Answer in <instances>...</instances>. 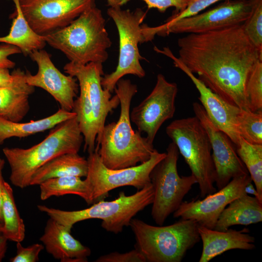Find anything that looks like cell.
<instances>
[{
	"label": "cell",
	"instance_id": "cell-23",
	"mask_svg": "<svg viewBox=\"0 0 262 262\" xmlns=\"http://www.w3.org/2000/svg\"><path fill=\"white\" fill-rule=\"evenodd\" d=\"M76 115L73 111L60 108L49 116L29 122H13L0 117V144L11 137L23 138L52 129L59 123Z\"/></svg>",
	"mask_w": 262,
	"mask_h": 262
},
{
	"label": "cell",
	"instance_id": "cell-31",
	"mask_svg": "<svg viewBox=\"0 0 262 262\" xmlns=\"http://www.w3.org/2000/svg\"><path fill=\"white\" fill-rule=\"evenodd\" d=\"M246 95L250 111H262V61L256 64L248 78Z\"/></svg>",
	"mask_w": 262,
	"mask_h": 262
},
{
	"label": "cell",
	"instance_id": "cell-40",
	"mask_svg": "<svg viewBox=\"0 0 262 262\" xmlns=\"http://www.w3.org/2000/svg\"><path fill=\"white\" fill-rule=\"evenodd\" d=\"M252 181L248 182L245 187V192L246 194L252 195L258 199V194L257 191L252 183Z\"/></svg>",
	"mask_w": 262,
	"mask_h": 262
},
{
	"label": "cell",
	"instance_id": "cell-27",
	"mask_svg": "<svg viewBox=\"0 0 262 262\" xmlns=\"http://www.w3.org/2000/svg\"><path fill=\"white\" fill-rule=\"evenodd\" d=\"M2 215V234L8 240L22 242L25 237V226L16 207L13 189L4 181L3 185Z\"/></svg>",
	"mask_w": 262,
	"mask_h": 262
},
{
	"label": "cell",
	"instance_id": "cell-25",
	"mask_svg": "<svg viewBox=\"0 0 262 262\" xmlns=\"http://www.w3.org/2000/svg\"><path fill=\"white\" fill-rule=\"evenodd\" d=\"M34 87L23 80L15 84L0 87V117L19 122L28 113L30 106L29 96Z\"/></svg>",
	"mask_w": 262,
	"mask_h": 262
},
{
	"label": "cell",
	"instance_id": "cell-8",
	"mask_svg": "<svg viewBox=\"0 0 262 262\" xmlns=\"http://www.w3.org/2000/svg\"><path fill=\"white\" fill-rule=\"evenodd\" d=\"M107 13L115 23L119 36L117 66L114 71L102 77L101 82L103 88L112 93L118 81L124 76L131 74L142 78L146 75L140 63L144 58L138 45L144 42L142 24L147 12L141 8L131 11L117 6L110 7Z\"/></svg>",
	"mask_w": 262,
	"mask_h": 262
},
{
	"label": "cell",
	"instance_id": "cell-21",
	"mask_svg": "<svg viewBox=\"0 0 262 262\" xmlns=\"http://www.w3.org/2000/svg\"><path fill=\"white\" fill-rule=\"evenodd\" d=\"M262 221V202L255 196L244 194L232 200L223 210L214 229L225 231L232 226H248Z\"/></svg>",
	"mask_w": 262,
	"mask_h": 262
},
{
	"label": "cell",
	"instance_id": "cell-22",
	"mask_svg": "<svg viewBox=\"0 0 262 262\" xmlns=\"http://www.w3.org/2000/svg\"><path fill=\"white\" fill-rule=\"evenodd\" d=\"M88 162L78 153H66L57 156L39 168L32 176L30 185H39L54 178L77 176L86 177Z\"/></svg>",
	"mask_w": 262,
	"mask_h": 262
},
{
	"label": "cell",
	"instance_id": "cell-1",
	"mask_svg": "<svg viewBox=\"0 0 262 262\" xmlns=\"http://www.w3.org/2000/svg\"><path fill=\"white\" fill-rule=\"evenodd\" d=\"M179 60L212 91L240 109L250 110L246 86L262 52L250 41L242 24L178 40Z\"/></svg>",
	"mask_w": 262,
	"mask_h": 262
},
{
	"label": "cell",
	"instance_id": "cell-11",
	"mask_svg": "<svg viewBox=\"0 0 262 262\" xmlns=\"http://www.w3.org/2000/svg\"><path fill=\"white\" fill-rule=\"evenodd\" d=\"M166 155L155 149L147 161L135 166L112 169L102 162L97 149L89 153L88 173L85 177L92 204L104 199L111 190L123 186H133L138 190L150 182V174L154 166Z\"/></svg>",
	"mask_w": 262,
	"mask_h": 262
},
{
	"label": "cell",
	"instance_id": "cell-35",
	"mask_svg": "<svg viewBox=\"0 0 262 262\" xmlns=\"http://www.w3.org/2000/svg\"><path fill=\"white\" fill-rule=\"evenodd\" d=\"M96 262H146L142 253L136 248L125 253L111 252L98 257Z\"/></svg>",
	"mask_w": 262,
	"mask_h": 262
},
{
	"label": "cell",
	"instance_id": "cell-28",
	"mask_svg": "<svg viewBox=\"0 0 262 262\" xmlns=\"http://www.w3.org/2000/svg\"><path fill=\"white\" fill-rule=\"evenodd\" d=\"M235 147L255 185L258 199L262 202V145L250 144L240 137Z\"/></svg>",
	"mask_w": 262,
	"mask_h": 262
},
{
	"label": "cell",
	"instance_id": "cell-13",
	"mask_svg": "<svg viewBox=\"0 0 262 262\" xmlns=\"http://www.w3.org/2000/svg\"><path fill=\"white\" fill-rule=\"evenodd\" d=\"M177 85L166 80L162 74L157 76L155 86L150 93L130 112L131 122L140 132H145L153 144L163 124L172 118L175 113Z\"/></svg>",
	"mask_w": 262,
	"mask_h": 262
},
{
	"label": "cell",
	"instance_id": "cell-16",
	"mask_svg": "<svg viewBox=\"0 0 262 262\" xmlns=\"http://www.w3.org/2000/svg\"><path fill=\"white\" fill-rule=\"evenodd\" d=\"M157 53L171 59L174 66L183 71L192 81L199 93L198 99L212 123L226 133L236 146L240 139L237 126V117L240 109L223 99L212 91L204 83L190 71L173 53L170 49L154 48Z\"/></svg>",
	"mask_w": 262,
	"mask_h": 262
},
{
	"label": "cell",
	"instance_id": "cell-15",
	"mask_svg": "<svg viewBox=\"0 0 262 262\" xmlns=\"http://www.w3.org/2000/svg\"><path fill=\"white\" fill-rule=\"evenodd\" d=\"M195 116L205 130L210 140L215 168L217 190L226 186L232 179L248 174L239 157L235 146L228 136L218 129L207 116L202 105L193 104Z\"/></svg>",
	"mask_w": 262,
	"mask_h": 262
},
{
	"label": "cell",
	"instance_id": "cell-37",
	"mask_svg": "<svg viewBox=\"0 0 262 262\" xmlns=\"http://www.w3.org/2000/svg\"><path fill=\"white\" fill-rule=\"evenodd\" d=\"M21 53L16 46L5 44L0 46V67L12 68L15 63L10 60L8 57L11 55Z\"/></svg>",
	"mask_w": 262,
	"mask_h": 262
},
{
	"label": "cell",
	"instance_id": "cell-26",
	"mask_svg": "<svg viewBox=\"0 0 262 262\" xmlns=\"http://www.w3.org/2000/svg\"><path fill=\"white\" fill-rule=\"evenodd\" d=\"M40 197L42 200L52 196L75 195L90 205V194L88 183L77 176H66L47 180L39 185Z\"/></svg>",
	"mask_w": 262,
	"mask_h": 262
},
{
	"label": "cell",
	"instance_id": "cell-20",
	"mask_svg": "<svg viewBox=\"0 0 262 262\" xmlns=\"http://www.w3.org/2000/svg\"><path fill=\"white\" fill-rule=\"evenodd\" d=\"M198 230L202 242V250L199 262H208L231 249L252 250L255 248V238L242 230L228 229L225 231L211 229L198 225Z\"/></svg>",
	"mask_w": 262,
	"mask_h": 262
},
{
	"label": "cell",
	"instance_id": "cell-39",
	"mask_svg": "<svg viewBox=\"0 0 262 262\" xmlns=\"http://www.w3.org/2000/svg\"><path fill=\"white\" fill-rule=\"evenodd\" d=\"M7 239L2 234L0 235V262L5 256L7 248Z\"/></svg>",
	"mask_w": 262,
	"mask_h": 262
},
{
	"label": "cell",
	"instance_id": "cell-2",
	"mask_svg": "<svg viewBox=\"0 0 262 262\" xmlns=\"http://www.w3.org/2000/svg\"><path fill=\"white\" fill-rule=\"evenodd\" d=\"M118 97L120 113L116 122L105 125L97 137L96 149L103 164L112 169L131 167L149 159L153 144L131 126L130 106L137 87L129 79L119 80L114 89Z\"/></svg>",
	"mask_w": 262,
	"mask_h": 262
},
{
	"label": "cell",
	"instance_id": "cell-38",
	"mask_svg": "<svg viewBox=\"0 0 262 262\" xmlns=\"http://www.w3.org/2000/svg\"><path fill=\"white\" fill-rule=\"evenodd\" d=\"M5 164V161L4 159L0 158V224L2 226L3 225V218L2 215V194L3 185L4 180L3 177L2 171Z\"/></svg>",
	"mask_w": 262,
	"mask_h": 262
},
{
	"label": "cell",
	"instance_id": "cell-33",
	"mask_svg": "<svg viewBox=\"0 0 262 262\" xmlns=\"http://www.w3.org/2000/svg\"><path fill=\"white\" fill-rule=\"evenodd\" d=\"M16 253L12 258L11 262H36L39 261V255L44 249V246L40 244H34L27 247H24L21 242L16 245Z\"/></svg>",
	"mask_w": 262,
	"mask_h": 262
},
{
	"label": "cell",
	"instance_id": "cell-10",
	"mask_svg": "<svg viewBox=\"0 0 262 262\" xmlns=\"http://www.w3.org/2000/svg\"><path fill=\"white\" fill-rule=\"evenodd\" d=\"M255 0H225L203 13L182 18L164 27L142 25L146 42L155 35L165 36L170 33H199L243 24L251 14Z\"/></svg>",
	"mask_w": 262,
	"mask_h": 262
},
{
	"label": "cell",
	"instance_id": "cell-41",
	"mask_svg": "<svg viewBox=\"0 0 262 262\" xmlns=\"http://www.w3.org/2000/svg\"><path fill=\"white\" fill-rule=\"evenodd\" d=\"M108 5L110 7H117L120 6V0H106Z\"/></svg>",
	"mask_w": 262,
	"mask_h": 262
},
{
	"label": "cell",
	"instance_id": "cell-12",
	"mask_svg": "<svg viewBox=\"0 0 262 262\" xmlns=\"http://www.w3.org/2000/svg\"><path fill=\"white\" fill-rule=\"evenodd\" d=\"M19 4L29 25L41 36L66 26L96 6L95 0H19Z\"/></svg>",
	"mask_w": 262,
	"mask_h": 262
},
{
	"label": "cell",
	"instance_id": "cell-19",
	"mask_svg": "<svg viewBox=\"0 0 262 262\" xmlns=\"http://www.w3.org/2000/svg\"><path fill=\"white\" fill-rule=\"evenodd\" d=\"M47 252L62 262H85L91 253L71 234V230L49 218L40 238Z\"/></svg>",
	"mask_w": 262,
	"mask_h": 262
},
{
	"label": "cell",
	"instance_id": "cell-30",
	"mask_svg": "<svg viewBox=\"0 0 262 262\" xmlns=\"http://www.w3.org/2000/svg\"><path fill=\"white\" fill-rule=\"evenodd\" d=\"M245 34L262 52V0H255L250 15L242 24Z\"/></svg>",
	"mask_w": 262,
	"mask_h": 262
},
{
	"label": "cell",
	"instance_id": "cell-9",
	"mask_svg": "<svg viewBox=\"0 0 262 262\" xmlns=\"http://www.w3.org/2000/svg\"><path fill=\"white\" fill-rule=\"evenodd\" d=\"M179 151L173 142L167 148L166 155L153 168L150 174L154 190L151 216L158 225H163L167 217L175 212L184 197L197 183L192 174L180 176L177 169Z\"/></svg>",
	"mask_w": 262,
	"mask_h": 262
},
{
	"label": "cell",
	"instance_id": "cell-17",
	"mask_svg": "<svg viewBox=\"0 0 262 262\" xmlns=\"http://www.w3.org/2000/svg\"><path fill=\"white\" fill-rule=\"evenodd\" d=\"M29 56L37 64L38 71L35 75L26 72V82L47 91L59 103L61 108L72 111L79 88L77 79L60 71L51 61L50 55L43 49L33 51Z\"/></svg>",
	"mask_w": 262,
	"mask_h": 262
},
{
	"label": "cell",
	"instance_id": "cell-36",
	"mask_svg": "<svg viewBox=\"0 0 262 262\" xmlns=\"http://www.w3.org/2000/svg\"><path fill=\"white\" fill-rule=\"evenodd\" d=\"M25 72L16 69L11 73L9 69L0 67V87L15 84L25 80Z\"/></svg>",
	"mask_w": 262,
	"mask_h": 262
},
{
	"label": "cell",
	"instance_id": "cell-3",
	"mask_svg": "<svg viewBox=\"0 0 262 262\" xmlns=\"http://www.w3.org/2000/svg\"><path fill=\"white\" fill-rule=\"evenodd\" d=\"M46 42L79 65L103 64L108 58L112 41L105 19L96 6L84 11L66 26L43 36Z\"/></svg>",
	"mask_w": 262,
	"mask_h": 262
},
{
	"label": "cell",
	"instance_id": "cell-42",
	"mask_svg": "<svg viewBox=\"0 0 262 262\" xmlns=\"http://www.w3.org/2000/svg\"><path fill=\"white\" fill-rule=\"evenodd\" d=\"M2 234V225L0 224V235Z\"/></svg>",
	"mask_w": 262,
	"mask_h": 262
},
{
	"label": "cell",
	"instance_id": "cell-29",
	"mask_svg": "<svg viewBox=\"0 0 262 262\" xmlns=\"http://www.w3.org/2000/svg\"><path fill=\"white\" fill-rule=\"evenodd\" d=\"M237 126L241 138L250 144L262 145V111L241 109Z\"/></svg>",
	"mask_w": 262,
	"mask_h": 262
},
{
	"label": "cell",
	"instance_id": "cell-18",
	"mask_svg": "<svg viewBox=\"0 0 262 262\" xmlns=\"http://www.w3.org/2000/svg\"><path fill=\"white\" fill-rule=\"evenodd\" d=\"M65 72L75 77L79 86L85 90L92 106L98 131V135L102 131L108 114L113 112L120 101L117 95L112 97L111 93L103 88L101 79L104 75L102 64L89 63L79 65L71 62L64 66Z\"/></svg>",
	"mask_w": 262,
	"mask_h": 262
},
{
	"label": "cell",
	"instance_id": "cell-4",
	"mask_svg": "<svg viewBox=\"0 0 262 262\" xmlns=\"http://www.w3.org/2000/svg\"><path fill=\"white\" fill-rule=\"evenodd\" d=\"M83 142L76 115L56 125L44 139L29 148H3L11 183L21 189L30 186L31 178L39 168L60 155L78 153Z\"/></svg>",
	"mask_w": 262,
	"mask_h": 262
},
{
	"label": "cell",
	"instance_id": "cell-24",
	"mask_svg": "<svg viewBox=\"0 0 262 262\" xmlns=\"http://www.w3.org/2000/svg\"><path fill=\"white\" fill-rule=\"evenodd\" d=\"M15 5L14 17L9 33L0 37V43L17 47L24 55L43 49L47 44L43 36L36 33L29 25L21 11L19 0H13Z\"/></svg>",
	"mask_w": 262,
	"mask_h": 262
},
{
	"label": "cell",
	"instance_id": "cell-32",
	"mask_svg": "<svg viewBox=\"0 0 262 262\" xmlns=\"http://www.w3.org/2000/svg\"><path fill=\"white\" fill-rule=\"evenodd\" d=\"M225 0H190L183 11L175 13L160 27H164L183 18L191 16L200 13L210 6Z\"/></svg>",
	"mask_w": 262,
	"mask_h": 262
},
{
	"label": "cell",
	"instance_id": "cell-7",
	"mask_svg": "<svg viewBox=\"0 0 262 262\" xmlns=\"http://www.w3.org/2000/svg\"><path fill=\"white\" fill-rule=\"evenodd\" d=\"M166 133L197 180L200 196L216 192V173L208 134L196 116L176 119L166 128Z\"/></svg>",
	"mask_w": 262,
	"mask_h": 262
},
{
	"label": "cell",
	"instance_id": "cell-6",
	"mask_svg": "<svg viewBox=\"0 0 262 262\" xmlns=\"http://www.w3.org/2000/svg\"><path fill=\"white\" fill-rule=\"evenodd\" d=\"M129 226L135 236V248L147 262H180L200 240L198 224L189 219L153 226L132 218Z\"/></svg>",
	"mask_w": 262,
	"mask_h": 262
},
{
	"label": "cell",
	"instance_id": "cell-34",
	"mask_svg": "<svg viewBox=\"0 0 262 262\" xmlns=\"http://www.w3.org/2000/svg\"><path fill=\"white\" fill-rule=\"evenodd\" d=\"M131 0H120V5L122 6ZM147 5L148 9L155 8L161 13L165 12L170 7H174L175 12L184 10L190 0H141Z\"/></svg>",
	"mask_w": 262,
	"mask_h": 262
},
{
	"label": "cell",
	"instance_id": "cell-5",
	"mask_svg": "<svg viewBox=\"0 0 262 262\" xmlns=\"http://www.w3.org/2000/svg\"><path fill=\"white\" fill-rule=\"evenodd\" d=\"M154 190L150 182L130 196L124 192L111 201L101 200L92 204L87 208L76 211H65L37 205L38 209L46 213L71 230L73 225L80 221L90 219L102 220L101 226L106 230L115 234L120 233L125 227L130 226L133 217L146 207L152 204Z\"/></svg>",
	"mask_w": 262,
	"mask_h": 262
},
{
	"label": "cell",
	"instance_id": "cell-14",
	"mask_svg": "<svg viewBox=\"0 0 262 262\" xmlns=\"http://www.w3.org/2000/svg\"><path fill=\"white\" fill-rule=\"evenodd\" d=\"M252 181L249 174L232 179L217 192L209 194L202 200L182 201L174 212V218L189 219L198 225L214 229L218 218L223 210L232 200L246 194L245 187Z\"/></svg>",
	"mask_w": 262,
	"mask_h": 262
}]
</instances>
